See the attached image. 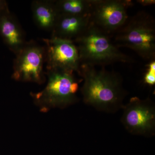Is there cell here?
I'll return each mask as SVG.
<instances>
[{
    "label": "cell",
    "instance_id": "obj_9",
    "mask_svg": "<svg viewBox=\"0 0 155 155\" xmlns=\"http://www.w3.org/2000/svg\"><path fill=\"white\" fill-rule=\"evenodd\" d=\"M0 36L15 55L27 42L21 25L8 7L0 13Z\"/></svg>",
    "mask_w": 155,
    "mask_h": 155
},
{
    "label": "cell",
    "instance_id": "obj_3",
    "mask_svg": "<svg viewBox=\"0 0 155 155\" xmlns=\"http://www.w3.org/2000/svg\"><path fill=\"white\" fill-rule=\"evenodd\" d=\"M115 34L118 47L130 49L146 61L155 60V21L149 13L138 11Z\"/></svg>",
    "mask_w": 155,
    "mask_h": 155
},
{
    "label": "cell",
    "instance_id": "obj_14",
    "mask_svg": "<svg viewBox=\"0 0 155 155\" xmlns=\"http://www.w3.org/2000/svg\"><path fill=\"white\" fill-rule=\"evenodd\" d=\"M137 2L138 3L142 6H150L151 5H154L155 1L154 0H139V1H137Z\"/></svg>",
    "mask_w": 155,
    "mask_h": 155
},
{
    "label": "cell",
    "instance_id": "obj_12",
    "mask_svg": "<svg viewBox=\"0 0 155 155\" xmlns=\"http://www.w3.org/2000/svg\"><path fill=\"white\" fill-rule=\"evenodd\" d=\"M92 0L55 1L59 15L85 16L89 15Z\"/></svg>",
    "mask_w": 155,
    "mask_h": 155
},
{
    "label": "cell",
    "instance_id": "obj_7",
    "mask_svg": "<svg viewBox=\"0 0 155 155\" xmlns=\"http://www.w3.org/2000/svg\"><path fill=\"white\" fill-rule=\"evenodd\" d=\"M132 5L127 0H92L91 23L108 34L115 33L127 21V10Z\"/></svg>",
    "mask_w": 155,
    "mask_h": 155
},
{
    "label": "cell",
    "instance_id": "obj_10",
    "mask_svg": "<svg viewBox=\"0 0 155 155\" xmlns=\"http://www.w3.org/2000/svg\"><path fill=\"white\" fill-rule=\"evenodd\" d=\"M91 24L89 15L85 16L59 15L51 36L74 40Z\"/></svg>",
    "mask_w": 155,
    "mask_h": 155
},
{
    "label": "cell",
    "instance_id": "obj_11",
    "mask_svg": "<svg viewBox=\"0 0 155 155\" xmlns=\"http://www.w3.org/2000/svg\"><path fill=\"white\" fill-rule=\"evenodd\" d=\"M35 23L42 30L52 32L59 16L55 1L35 0L31 5Z\"/></svg>",
    "mask_w": 155,
    "mask_h": 155
},
{
    "label": "cell",
    "instance_id": "obj_1",
    "mask_svg": "<svg viewBox=\"0 0 155 155\" xmlns=\"http://www.w3.org/2000/svg\"><path fill=\"white\" fill-rule=\"evenodd\" d=\"M79 75L83 81L81 91L85 104L107 113L122 109L126 92L119 74L104 67L98 69L82 65Z\"/></svg>",
    "mask_w": 155,
    "mask_h": 155
},
{
    "label": "cell",
    "instance_id": "obj_8",
    "mask_svg": "<svg viewBox=\"0 0 155 155\" xmlns=\"http://www.w3.org/2000/svg\"><path fill=\"white\" fill-rule=\"evenodd\" d=\"M47 70H64L79 74L81 62L77 47L72 40L51 36L43 39Z\"/></svg>",
    "mask_w": 155,
    "mask_h": 155
},
{
    "label": "cell",
    "instance_id": "obj_5",
    "mask_svg": "<svg viewBox=\"0 0 155 155\" xmlns=\"http://www.w3.org/2000/svg\"><path fill=\"white\" fill-rule=\"evenodd\" d=\"M12 78L17 81L41 84L45 81L44 47L33 41L26 42L15 54Z\"/></svg>",
    "mask_w": 155,
    "mask_h": 155
},
{
    "label": "cell",
    "instance_id": "obj_13",
    "mask_svg": "<svg viewBox=\"0 0 155 155\" xmlns=\"http://www.w3.org/2000/svg\"><path fill=\"white\" fill-rule=\"evenodd\" d=\"M147 67V72L143 77V82L147 85L153 86L155 84V60L150 61Z\"/></svg>",
    "mask_w": 155,
    "mask_h": 155
},
{
    "label": "cell",
    "instance_id": "obj_2",
    "mask_svg": "<svg viewBox=\"0 0 155 155\" xmlns=\"http://www.w3.org/2000/svg\"><path fill=\"white\" fill-rule=\"evenodd\" d=\"M73 41L78 50L81 65L104 67L115 63L134 62L133 58L122 52L113 42L109 34L91 23Z\"/></svg>",
    "mask_w": 155,
    "mask_h": 155
},
{
    "label": "cell",
    "instance_id": "obj_15",
    "mask_svg": "<svg viewBox=\"0 0 155 155\" xmlns=\"http://www.w3.org/2000/svg\"><path fill=\"white\" fill-rule=\"evenodd\" d=\"M8 7V3L5 1L0 0V13Z\"/></svg>",
    "mask_w": 155,
    "mask_h": 155
},
{
    "label": "cell",
    "instance_id": "obj_4",
    "mask_svg": "<svg viewBox=\"0 0 155 155\" xmlns=\"http://www.w3.org/2000/svg\"><path fill=\"white\" fill-rule=\"evenodd\" d=\"M47 84L41 91L31 94L35 102L46 111L52 108L66 107L77 101L79 81L74 72L47 70Z\"/></svg>",
    "mask_w": 155,
    "mask_h": 155
},
{
    "label": "cell",
    "instance_id": "obj_6",
    "mask_svg": "<svg viewBox=\"0 0 155 155\" xmlns=\"http://www.w3.org/2000/svg\"><path fill=\"white\" fill-rule=\"evenodd\" d=\"M122 109L121 121L129 133L145 137L154 135L155 107L150 99L133 97Z\"/></svg>",
    "mask_w": 155,
    "mask_h": 155
}]
</instances>
